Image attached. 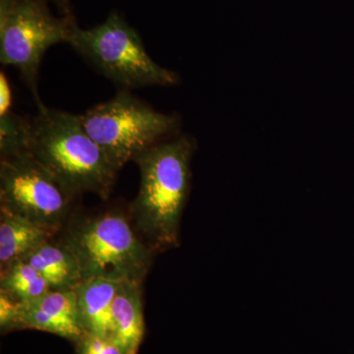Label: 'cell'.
<instances>
[{
    "label": "cell",
    "mask_w": 354,
    "mask_h": 354,
    "mask_svg": "<svg viewBox=\"0 0 354 354\" xmlns=\"http://www.w3.org/2000/svg\"><path fill=\"white\" fill-rule=\"evenodd\" d=\"M195 142L176 136L149 149L134 160L139 192L130 206L131 218L148 246L164 250L178 245L179 223L189 191Z\"/></svg>",
    "instance_id": "1"
},
{
    "label": "cell",
    "mask_w": 354,
    "mask_h": 354,
    "mask_svg": "<svg viewBox=\"0 0 354 354\" xmlns=\"http://www.w3.org/2000/svg\"><path fill=\"white\" fill-rule=\"evenodd\" d=\"M29 152L76 197L106 199L120 171L86 131L81 114L46 106L31 118Z\"/></svg>",
    "instance_id": "2"
},
{
    "label": "cell",
    "mask_w": 354,
    "mask_h": 354,
    "mask_svg": "<svg viewBox=\"0 0 354 354\" xmlns=\"http://www.w3.org/2000/svg\"><path fill=\"white\" fill-rule=\"evenodd\" d=\"M125 214L108 211L84 216L70 225L62 242L75 255L85 279L143 281L151 248Z\"/></svg>",
    "instance_id": "3"
},
{
    "label": "cell",
    "mask_w": 354,
    "mask_h": 354,
    "mask_svg": "<svg viewBox=\"0 0 354 354\" xmlns=\"http://www.w3.org/2000/svg\"><path fill=\"white\" fill-rule=\"evenodd\" d=\"M68 44L99 73L121 90L176 85V72L158 64L147 53L141 37L120 14L102 24L81 29L74 23Z\"/></svg>",
    "instance_id": "4"
},
{
    "label": "cell",
    "mask_w": 354,
    "mask_h": 354,
    "mask_svg": "<svg viewBox=\"0 0 354 354\" xmlns=\"http://www.w3.org/2000/svg\"><path fill=\"white\" fill-rule=\"evenodd\" d=\"M84 127L118 169L149 149L179 134L180 118L160 113L120 90L113 99L81 114Z\"/></svg>",
    "instance_id": "5"
},
{
    "label": "cell",
    "mask_w": 354,
    "mask_h": 354,
    "mask_svg": "<svg viewBox=\"0 0 354 354\" xmlns=\"http://www.w3.org/2000/svg\"><path fill=\"white\" fill-rule=\"evenodd\" d=\"M75 19L57 17L48 0H0V62L13 66L32 93L38 109L39 68L51 46L68 44Z\"/></svg>",
    "instance_id": "6"
},
{
    "label": "cell",
    "mask_w": 354,
    "mask_h": 354,
    "mask_svg": "<svg viewBox=\"0 0 354 354\" xmlns=\"http://www.w3.org/2000/svg\"><path fill=\"white\" fill-rule=\"evenodd\" d=\"M75 195L31 153L1 158L0 209L58 232Z\"/></svg>",
    "instance_id": "7"
},
{
    "label": "cell",
    "mask_w": 354,
    "mask_h": 354,
    "mask_svg": "<svg viewBox=\"0 0 354 354\" xmlns=\"http://www.w3.org/2000/svg\"><path fill=\"white\" fill-rule=\"evenodd\" d=\"M15 329H34L50 333L78 342L86 335L75 291L50 290L31 301L19 302Z\"/></svg>",
    "instance_id": "8"
},
{
    "label": "cell",
    "mask_w": 354,
    "mask_h": 354,
    "mask_svg": "<svg viewBox=\"0 0 354 354\" xmlns=\"http://www.w3.org/2000/svg\"><path fill=\"white\" fill-rule=\"evenodd\" d=\"M145 334L142 281L124 279L114 297L111 341L123 354H137Z\"/></svg>",
    "instance_id": "9"
},
{
    "label": "cell",
    "mask_w": 354,
    "mask_h": 354,
    "mask_svg": "<svg viewBox=\"0 0 354 354\" xmlns=\"http://www.w3.org/2000/svg\"><path fill=\"white\" fill-rule=\"evenodd\" d=\"M121 281L102 278L85 279L74 290L86 334L111 339V310Z\"/></svg>",
    "instance_id": "10"
},
{
    "label": "cell",
    "mask_w": 354,
    "mask_h": 354,
    "mask_svg": "<svg viewBox=\"0 0 354 354\" xmlns=\"http://www.w3.org/2000/svg\"><path fill=\"white\" fill-rule=\"evenodd\" d=\"M55 230L44 227L0 209V268L25 260L28 256L46 242L51 241Z\"/></svg>",
    "instance_id": "11"
},
{
    "label": "cell",
    "mask_w": 354,
    "mask_h": 354,
    "mask_svg": "<svg viewBox=\"0 0 354 354\" xmlns=\"http://www.w3.org/2000/svg\"><path fill=\"white\" fill-rule=\"evenodd\" d=\"M25 261L48 281L51 290H75L83 281L78 261L64 242H46Z\"/></svg>",
    "instance_id": "12"
},
{
    "label": "cell",
    "mask_w": 354,
    "mask_h": 354,
    "mask_svg": "<svg viewBox=\"0 0 354 354\" xmlns=\"http://www.w3.org/2000/svg\"><path fill=\"white\" fill-rule=\"evenodd\" d=\"M0 274V291L18 302L31 301L51 290L48 281L25 260L9 266Z\"/></svg>",
    "instance_id": "13"
},
{
    "label": "cell",
    "mask_w": 354,
    "mask_h": 354,
    "mask_svg": "<svg viewBox=\"0 0 354 354\" xmlns=\"http://www.w3.org/2000/svg\"><path fill=\"white\" fill-rule=\"evenodd\" d=\"M31 118L9 111L0 115V157L30 153Z\"/></svg>",
    "instance_id": "14"
},
{
    "label": "cell",
    "mask_w": 354,
    "mask_h": 354,
    "mask_svg": "<svg viewBox=\"0 0 354 354\" xmlns=\"http://www.w3.org/2000/svg\"><path fill=\"white\" fill-rule=\"evenodd\" d=\"M78 346L80 354H123L115 342L90 334L84 335Z\"/></svg>",
    "instance_id": "15"
},
{
    "label": "cell",
    "mask_w": 354,
    "mask_h": 354,
    "mask_svg": "<svg viewBox=\"0 0 354 354\" xmlns=\"http://www.w3.org/2000/svg\"><path fill=\"white\" fill-rule=\"evenodd\" d=\"M19 302L0 291V325L2 330L15 329Z\"/></svg>",
    "instance_id": "16"
},
{
    "label": "cell",
    "mask_w": 354,
    "mask_h": 354,
    "mask_svg": "<svg viewBox=\"0 0 354 354\" xmlns=\"http://www.w3.org/2000/svg\"><path fill=\"white\" fill-rule=\"evenodd\" d=\"M13 104V94L10 83L4 72L0 74V115L11 111Z\"/></svg>",
    "instance_id": "17"
},
{
    "label": "cell",
    "mask_w": 354,
    "mask_h": 354,
    "mask_svg": "<svg viewBox=\"0 0 354 354\" xmlns=\"http://www.w3.org/2000/svg\"><path fill=\"white\" fill-rule=\"evenodd\" d=\"M64 12V15H71L69 0H51Z\"/></svg>",
    "instance_id": "18"
}]
</instances>
